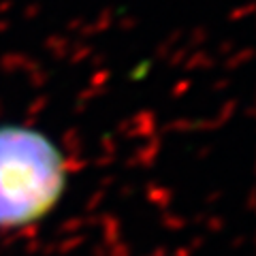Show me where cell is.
<instances>
[{
    "mask_svg": "<svg viewBox=\"0 0 256 256\" xmlns=\"http://www.w3.org/2000/svg\"><path fill=\"white\" fill-rule=\"evenodd\" d=\"M68 164L58 143L22 124L0 126V230L43 222L62 201Z\"/></svg>",
    "mask_w": 256,
    "mask_h": 256,
    "instance_id": "6da1fadb",
    "label": "cell"
}]
</instances>
